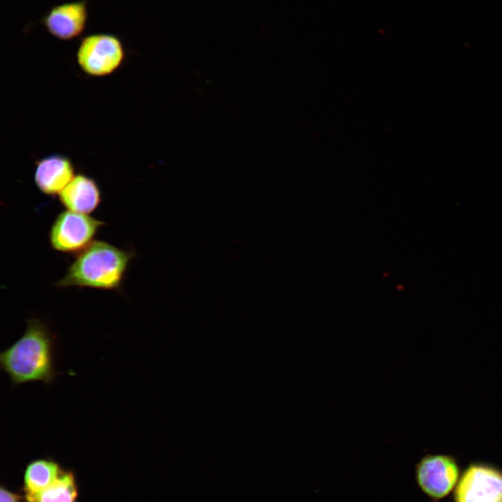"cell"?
<instances>
[{
  "instance_id": "8fae6325",
  "label": "cell",
  "mask_w": 502,
  "mask_h": 502,
  "mask_svg": "<svg viewBox=\"0 0 502 502\" xmlns=\"http://www.w3.org/2000/svg\"><path fill=\"white\" fill-rule=\"evenodd\" d=\"M79 496L74 472L63 469L58 478L43 491L24 496L26 502H76Z\"/></svg>"
},
{
  "instance_id": "ba28073f",
  "label": "cell",
  "mask_w": 502,
  "mask_h": 502,
  "mask_svg": "<svg viewBox=\"0 0 502 502\" xmlns=\"http://www.w3.org/2000/svg\"><path fill=\"white\" fill-rule=\"evenodd\" d=\"M75 176L74 165L68 157L52 154L38 162L34 182L40 192L52 196L59 195Z\"/></svg>"
},
{
  "instance_id": "6da1fadb",
  "label": "cell",
  "mask_w": 502,
  "mask_h": 502,
  "mask_svg": "<svg viewBox=\"0 0 502 502\" xmlns=\"http://www.w3.org/2000/svg\"><path fill=\"white\" fill-rule=\"evenodd\" d=\"M56 337L37 318L27 320L24 334L0 353L1 369L13 386L31 382L52 383L60 374L55 366Z\"/></svg>"
},
{
  "instance_id": "3957f363",
  "label": "cell",
  "mask_w": 502,
  "mask_h": 502,
  "mask_svg": "<svg viewBox=\"0 0 502 502\" xmlns=\"http://www.w3.org/2000/svg\"><path fill=\"white\" fill-rule=\"evenodd\" d=\"M126 50L121 38L111 33L84 36L78 45L76 59L88 75L104 77L115 72L123 63Z\"/></svg>"
},
{
  "instance_id": "277c9868",
  "label": "cell",
  "mask_w": 502,
  "mask_h": 502,
  "mask_svg": "<svg viewBox=\"0 0 502 502\" xmlns=\"http://www.w3.org/2000/svg\"><path fill=\"white\" fill-rule=\"evenodd\" d=\"M105 222L88 214L66 210L53 222L49 234L51 247L56 251L77 254L89 245Z\"/></svg>"
},
{
  "instance_id": "5b68a950",
  "label": "cell",
  "mask_w": 502,
  "mask_h": 502,
  "mask_svg": "<svg viewBox=\"0 0 502 502\" xmlns=\"http://www.w3.org/2000/svg\"><path fill=\"white\" fill-rule=\"evenodd\" d=\"M457 502H502V473L483 465H471L456 489Z\"/></svg>"
},
{
  "instance_id": "7a4b0ae2",
  "label": "cell",
  "mask_w": 502,
  "mask_h": 502,
  "mask_svg": "<svg viewBox=\"0 0 502 502\" xmlns=\"http://www.w3.org/2000/svg\"><path fill=\"white\" fill-rule=\"evenodd\" d=\"M133 257L132 252L105 241H93L77 253L56 286L116 289L121 286Z\"/></svg>"
},
{
  "instance_id": "8992f818",
  "label": "cell",
  "mask_w": 502,
  "mask_h": 502,
  "mask_svg": "<svg viewBox=\"0 0 502 502\" xmlns=\"http://www.w3.org/2000/svg\"><path fill=\"white\" fill-rule=\"evenodd\" d=\"M88 1L77 0L54 6L39 22L49 34L60 40L77 38L86 28Z\"/></svg>"
},
{
  "instance_id": "9c48e42d",
  "label": "cell",
  "mask_w": 502,
  "mask_h": 502,
  "mask_svg": "<svg viewBox=\"0 0 502 502\" xmlns=\"http://www.w3.org/2000/svg\"><path fill=\"white\" fill-rule=\"evenodd\" d=\"M61 204L73 212L89 214L101 202V192L96 181L90 176L79 174L59 195Z\"/></svg>"
},
{
  "instance_id": "7c38bea8",
  "label": "cell",
  "mask_w": 502,
  "mask_h": 502,
  "mask_svg": "<svg viewBox=\"0 0 502 502\" xmlns=\"http://www.w3.org/2000/svg\"><path fill=\"white\" fill-rule=\"evenodd\" d=\"M0 501L1 502H26L24 495L22 496L10 491L3 485L1 486L0 489Z\"/></svg>"
},
{
  "instance_id": "52a82bcc",
  "label": "cell",
  "mask_w": 502,
  "mask_h": 502,
  "mask_svg": "<svg viewBox=\"0 0 502 502\" xmlns=\"http://www.w3.org/2000/svg\"><path fill=\"white\" fill-rule=\"evenodd\" d=\"M457 478V464L448 456H425L416 467L418 485L433 498H441L448 494L456 484Z\"/></svg>"
},
{
  "instance_id": "30bf717a",
  "label": "cell",
  "mask_w": 502,
  "mask_h": 502,
  "mask_svg": "<svg viewBox=\"0 0 502 502\" xmlns=\"http://www.w3.org/2000/svg\"><path fill=\"white\" fill-rule=\"evenodd\" d=\"M63 469L52 458H38L29 462L23 476L24 496L36 494L52 485Z\"/></svg>"
}]
</instances>
